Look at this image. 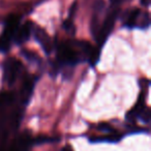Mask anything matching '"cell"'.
Listing matches in <instances>:
<instances>
[{
	"instance_id": "6da1fadb",
	"label": "cell",
	"mask_w": 151,
	"mask_h": 151,
	"mask_svg": "<svg viewBox=\"0 0 151 151\" xmlns=\"http://www.w3.org/2000/svg\"><path fill=\"white\" fill-rule=\"evenodd\" d=\"M118 13H119V9H114L112 12H110L107 17H106L104 23L101 24V27H99L96 38H95L97 44H99V49L105 45V42H107V40L109 38L110 34H111L112 30H113V28H114V25H115V21H116V19H117Z\"/></svg>"
},
{
	"instance_id": "7a4b0ae2",
	"label": "cell",
	"mask_w": 151,
	"mask_h": 151,
	"mask_svg": "<svg viewBox=\"0 0 151 151\" xmlns=\"http://www.w3.org/2000/svg\"><path fill=\"white\" fill-rule=\"evenodd\" d=\"M21 62L15 58H7L3 63V79L9 85H13L17 81L21 71Z\"/></svg>"
},
{
	"instance_id": "3957f363",
	"label": "cell",
	"mask_w": 151,
	"mask_h": 151,
	"mask_svg": "<svg viewBox=\"0 0 151 151\" xmlns=\"http://www.w3.org/2000/svg\"><path fill=\"white\" fill-rule=\"evenodd\" d=\"M32 33L34 34L36 42L40 44V46L42 47V49L44 50V52L47 55H50L53 51V42L51 40V37L49 36V34L47 33V31L42 28H40V26L34 25L33 29H32Z\"/></svg>"
},
{
	"instance_id": "277c9868",
	"label": "cell",
	"mask_w": 151,
	"mask_h": 151,
	"mask_svg": "<svg viewBox=\"0 0 151 151\" xmlns=\"http://www.w3.org/2000/svg\"><path fill=\"white\" fill-rule=\"evenodd\" d=\"M33 26H34V24L30 21L26 22L25 24L19 26L17 31H16L15 35H14L13 42H15L17 45H22V44H24V42H27L32 33Z\"/></svg>"
},
{
	"instance_id": "5b68a950",
	"label": "cell",
	"mask_w": 151,
	"mask_h": 151,
	"mask_svg": "<svg viewBox=\"0 0 151 151\" xmlns=\"http://www.w3.org/2000/svg\"><path fill=\"white\" fill-rule=\"evenodd\" d=\"M145 96H146V90L141 92V95H140V97H139L137 104L132 107V109L126 114V119H127L128 121L134 122L136 119H138L139 116L141 115V113L144 111V109L146 108V105H145Z\"/></svg>"
},
{
	"instance_id": "8992f818",
	"label": "cell",
	"mask_w": 151,
	"mask_h": 151,
	"mask_svg": "<svg viewBox=\"0 0 151 151\" xmlns=\"http://www.w3.org/2000/svg\"><path fill=\"white\" fill-rule=\"evenodd\" d=\"M34 85H35V79L34 78H28L27 80L24 82L22 92H21L22 101H23L24 105H27L28 101H29L30 97H31V95H32V92H33Z\"/></svg>"
},
{
	"instance_id": "52a82bcc",
	"label": "cell",
	"mask_w": 151,
	"mask_h": 151,
	"mask_svg": "<svg viewBox=\"0 0 151 151\" xmlns=\"http://www.w3.org/2000/svg\"><path fill=\"white\" fill-rule=\"evenodd\" d=\"M141 12L138 9H132L127 16L125 17V21H124V27L128 28V29H132V28L137 27V23L140 18Z\"/></svg>"
},
{
	"instance_id": "ba28073f",
	"label": "cell",
	"mask_w": 151,
	"mask_h": 151,
	"mask_svg": "<svg viewBox=\"0 0 151 151\" xmlns=\"http://www.w3.org/2000/svg\"><path fill=\"white\" fill-rule=\"evenodd\" d=\"M122 139V136L118 134L117 132H113L110 134H107V136H101V137H93V138H90L89 141L92 143H99V142H110V143H115L118 142Z\"/></svg>"
},
{
	"instance_id": "9c48e42d",
	"label": "cell",
	"mask_w": 151,
	"mask_h": 151,
	"mask_svg": "<svg viewBox=\"0 0 151 151\" xmlns=\"http://www.w3.org/2000/svg\"><path fill=\"white\" fill-rule=\"evenodd\" d=\"M22 55H23L29 62L33 63V64H38V63L42 62V58H40L36 53L32 52V51H30V50H25V49L22 50Z\"/></svg>"
},
{
	"instance_id": "30bf717a",
	"label": "cell",
	"mask_w": 151,
	"mask_h": 151,
	"mask_svg": "<svg viewBox=\"0 0 151 151\" xmlns=\"http://www.w3.org/2000/svg\"><path fill=\"white\" fill-rule=\"evenodd\" d=\"M12 42L13 40L5 36L4 34L0 35V53H6L9 50L12 46Z\"/></svg>"
},
{
	"instance_id": "8fae6325",
	"label": "cell",
	"mask_w": 151,
	"mask_h": 151,
	"mask_svg": "<svg viewBox=\"0 0 151 151\" xmlns=\"http://www.w3.org/2000/svg\"><path fill=\"white\" fill-rule=\"evenodd\" d=\"M140 23H139L138 27L140 29H147V28L150 26V15H149L148 12H145V13H141L140 15Z\"/></svg>"
},
{
	"instance_id": "7c38bea8",
	"label": "cell",
	"mask_w": 151,
	"mask_h": 151,
	"mask_svg": "<svg viewBox=\"0 0 151 151\" xmlns=\"http://www.w3.org/2000/svg\"><path fill=\"white\" fill-rule=\"evenodd\" d=\"M14 101V94L9 92H4L0 95V105L9 106Z\"/></svg>"
},
{
	"instance_id": "4fadbf2b",
	"label": "cell",
	"mask_w": 151,
	"mask_h": 151,
	"mask_svg": "<svg viewBox=\"0 0 151 151\" xmlns=\"http://www.w3.org/2000/svg\"><path fill=\"white\" fill-rule=\"evenodd\" d=\"M139 118H140L144 123H149V121H150V109H149L148 107L145 108L144 111L139 116Z\"/></svg>"
},
{
	"instance_id": "5bb4252c",
	"label": "cell",
	"mask_w": 151,
	"mask_h": 151,
	"mask_svg": "<svg viewBox=\"0 0 151 151\" xmlns=\"http://www.w3.org/2000/svg\"><path fill=\"white\" fill-rule=\"evenodd\" d=\"M110 1H111L112 5H114V6H118V5L123 2V0H110Z\"/></svg>"
},
{
	"instance_id": "9a60e30c",
	"label": "cell",
	"mask_w": 151,
	"mask_h": 151,
	"mask_svg": "<svg viewBox=\"0 0 151 151\" xmlns=\"http://www.w3.org/2000/svg\"><path fill=\"white\" fill-rule=\"evenodd\" d=\"M141 4L144 6H149L150 4V0H141Z\"/></svg>"
},
{
	"instance_id": "2e32d148",
	"label": "cell",
	"mask_w": 151,
	"mask_h": 151,
	"mask_svg": "<svg viewBox=\"0 0 151 151\" xmlns=\"http://www.w3.org/2000/svg\"><path fill=\"white\" fill-rule=\"evenodd\" d=\"M62 151H73V149H71L70 147H68V146H65L64 148L62 149Z\"/></svg>"
}]
</instances>
